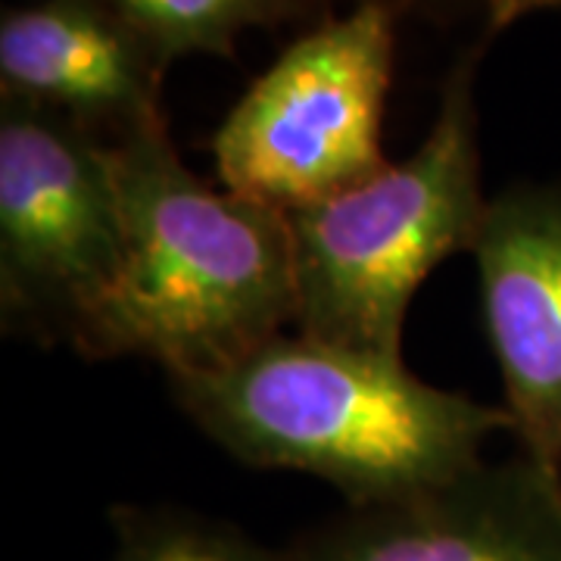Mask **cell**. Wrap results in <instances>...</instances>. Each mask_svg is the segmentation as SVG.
I'll list each match as a JSON object with an SVG mask.
<instances>
[{
  "instance_id": "obj_5",
  "label": "cell",
  "mask_w": 561,
  "mask_h": 561,
  "mask_svg": "<svg viewBox=\"0 0 561 561\" xmlns=\"http://www.w3.org/2000/svg\"><path fill=\"white\" fill-rule=\"evenodd\" d=\"M125 253L110 138L0 94V321L7 334L79 346Z\"/></svg>"
},
{
  "instance_id": "obj_10",
  "label": "cell",
  "mask_w": 561,
  "mask_h": 561,
  "mask_svg": "<svg viewBox=\"0 0 561 561\" xmlns=\"http://www.w3.org/2000/svg\"><path fill=\"white\" fill-rule=\"evenodd\" d=\"M110 561H290L234 524L175 505H116Z\"/></svg>"
},
{
  "instance_id": "obj_4",
  "label": "cell",
  "mask_w": 561,
  "mask_h": 561,
  "mask_svg": "<svg viewBox=\"0 0 561 561\" xmlns=\"http://www.w3.org/2000/svg\"><path fill=\"white\" fill-rule=\"evenodd\" d=\"M400 16L362 0L290 41L213 138L221 187L290 216L375 179Z\"/></svg>"
},
{
  "instance_id": "obj_3",
  "label": "cell",
  "mask_w": 561,
  "mask_h": 561,
  "mask_svg": "<svg viewBox=\"0 0 561 561\" xmlns=\"http://www.w3.org/2000/svg\"><path fill=\"white\" fill-rule=\"evenodd\" d=\"M490 35L446 72L440 110L419 150L375 179L287 216L297 331L353 353L402 359L409 302L453 253H471L486 197L474 76Z\"/></svg>"
},
{
  "instance_id": "obj_6",
  "label": "cell",
  "mask_w": 561,
  "mask_h": 561,
  "mask_svg": "<svg viewBox=\"0 0 561 561\" xmlns=\"http://www.w3.org/2000/svg\"><path fill=\"white\" fill-rule=\"evenodd\" d=\"M290 561H561V471L515 449L383 505L343 508Z\"/></svg>"
},
{
  "instance_id": "obj_7",
  "label": "cell",
  "mask_w": 561,
  "mask_h": 561,
  "mask_svg": "<svg viewBox=\"0 0 561 561\" xmlns=\"http://www.w3.org/2000/svg\"><path fill=\"white\" fill-rule=\"evenodd\" d=\"M471 256L512 437L561 471V179L490 197Z\"/></svg>"
},
{
  "instance_id": "obj_8",
  "label": "cell",
  "mask_w": 561,
  "mask_h": 561,
  "mask_svg": "<svg viewBox=\"0 0 561 561\" xmlns=\"http://www.w3.org/2000/svg\"><path fill=\"white\" fill-rule=\"evenodd\" d=\"M165 66L103 0H32L0 16V94L50 106L106 138L165 119Z\"/></svg>"
},
{
  "instance_id": "obj_12",
  "label": "cell",
  "mask_w": 561,
  "mask_h": 561,
  "mask_svg": "<svg viewBox=\"0 0 561 561\" xmlns=\"http://www.w3.org/2000/svg\"><path fill=\"white\" fill-rule=\"evenodd\" d=\"M362 3V0H356ZM378 3H387L400 13H409V10H421V13H431V16H456V13H468V10H478L490 7V0H378Z\"/></svg>"
},
{
  "instance_id": "obj_2",
  "label": "cell",
  "mask_w": 561,
  "mask_h": 561,
  "mask_svg": "<svg viewBox=\"0 0 561 561\" xmlns=\"http://www.w3.org/2000/svg\"><path fill=\"white\" fill-rule=\"evenodd\" d=\"M110 157L125 253L79 356H140L165 375L209 371L297 328L284 213L187 169L165 119L110 138Z\"/></svg>"
},
{
  "instance_id": "obj_1",
  "label": "cell",
  "mask_w": 561,
  "mask_h": 561,
  "mask_svg": "<svg viewBox=\"0 0 561 561\" xmlns=\"http://www.w3.org/2000/svg\"><path fill=\"white\" fill-rule=\"evenodd\" d=\"M165 378L184 415L228 456L312 474L346 508L440 486L483 461L496 434H512L502 405L297 328L221 368Z\"/></svg>"
},
{
  "instance_id": "obj_9",
  "label": "cell",
  "mask_w": 561,
  "mask_h": 561,
  "mask_svg": "<svg viewBox=\"0 0 561 561\" xmlns=\"http://www.w3.org/2000/svg\"><path fill=\"white\" fill-rule=\"evenodd\" d=\"M131 22L147 44L172 62L179 57H234L250 28H275L309 16L321 0H103Z\"/></svg>"
},
{
  "instance_id": "obj_11",
  "label": "cell",
  "mask_w": 561,
  "mask_h": 561,
  "mask_svg": "<svg viewBox=\"0 0 561 561\" xmlns=\"http://www.w3.org/2000/svg\"><path fill=\"white\" fill-rule=\"evenodd\" d=\"M546 10H561V0H490L483 13V35L496 38L508 25H515L530 13H546Z\"/></svg>"
}]
</instances>
